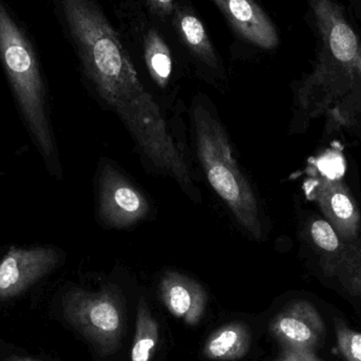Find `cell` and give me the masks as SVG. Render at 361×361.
Here are the masks:
<instances>
[{
  "instance_id": "obj_1",
  "label": "cell",
  "mask_w": 361,
  "mask_h": 361,
  "mask_svg": "<svg viewBox=\"0 0 361 361\" xmlns=\"http://www.w3.org/2000/svg\"><path fill=\"white\" fill-rule=\"evenodd\" d=\"M319 36L315 67L298 90L301 107L311 116L361 90V40L335 0H310Z\"/></svg>"
},
{
  "instance_id": "obj_2",
  "label": "cell",
  "mask_w": 361,
  "mask_h": 361,
  "mask_svg": "<svg viewBox=\"0 0 361 361\" xmlns=\"http://www.w3.org/2000/svg\"><path fill=\"white\" fill-rule=\"evenodd\" d=\"M195 148L202 169L214 192L224 202L241 228L257 241L263 239L262 219L256 195L233 158L228 137L207 108H193Z\"/></svg>"
},
{
  "instance_id": "obj_3",
  "label": "cell",
  "mask_w": 361,
  "mask_h": 361,
  "mask_svg": "<svg viewBox=\"0 0 361 361\" xmlns=\"http://www.w3.org/2000/svg\"><path fill=\"white\" fill-rule=\"evenodd\" d=\"M0 63L32 135L46 158L54 143L44 110V84L33 35L8 0H0Z\"/></svg>"
},
{
  "instance_id": "obj_4",
  "label": "cell",
  "mask_w": 361,
  "mask_h": 361,
  "mask_svg": "<svg viewBox=\"0 0 361 361\" xmlns=\"http://www.w3.org/2000/svg\"><path fill=\"white\" fill-rule=\"evenodd\" d=\"M114 13L116 29L133 61L137 57L152 82L166 89L173 80L177 55H180L173 38L150 16L143 0H121Z\"/></svg>"
},
{
  "instance_id": "obj_5",
  "label": "cell",
  "mask_w": 361,
  "mask_h": 361,
  "mask_svg": "<svg viewBox=\"0 0 361 361\" xmlns=\"http://www.w3.org/2000/svg\"><path fill=\"white\" fill-rule=\"evenodd\" d=\"M99 189V214L108 226L127 228L147 216L145 195L111 165L102 169Z\"/></svg>"
},
{
  "instance_id": "obj_6",
  "label": "cell",
  "mask_w": 361,
  "mask_h": 361,
  "mask_svg": "<svg viewBox=\"0 0 361 361\" xmlns=\"http://www.w3.org/2000/svg\"><path fill=\"white\" fill-rule=\"evenodd\" d=\"M166 31L183 57L209 73H223L220 55L190 0H180Z\"/></svg>"
},
{
  "instance_id": "obj_7",
  "label": "cell",
  "mask_w": 361,
  "mask_h": 361,
  "mask_svg": "<svg viewBox=\"0 0 361 361\" xmlns=\"http://www.w3.org/2000/svg\"><path fill=\"white\" fill-rule=\"evenodd\" d=\"M63 309L70 324L101 343L120 330V313L109 293L74 290L66 297Z\"/></svg>"
},
{
  "instance_id": "obj_8",
  "label": "cell",
  "mask_w": 361,
  "mask_h": 361,
  "mask_svg": "<svg viewBox=\"0 0 361 361\" xmlns=\"http://www.w3.org/2000/svg\"><path fill=\"white\" fill-rule=\"evenodd\" d=\"M59 260L54 248L13 246L0 260V299L18 296L50 273Z\"/></svg>"
},
{
  "instance_id": "obj_9",
  "label": "cell",
  "mask_w": 361,
  "mask_h": 361,
  "mask_svg": "<svg viewBox=\"0 0 361 361\" xmlns=\"http://www.w3.org/2000/svg\"><path fill=\"white\" fill-rule=\"evenodd\" d=\"M274 335L295 351L314 352L324 343L326 326L313 303L297 300L286 307L271 324Z\"/></svg>"
},
{
  "instance_id": "obj_10",
  "label": "cell",
  "mask_w": 361,
  "mask_h": 361,
  "mask_svg": "<svg viewBox=\"0 0 361 361\" xmlns=\"http://www.w3.org/2000/svg\"><path fill=\"white\" fill-rule=\"evenodd\" d=\"M212 1L240 39L262 50H274L279 46V33L275 23L255 0Z\"/></svg>"
},
{
  "instance_id": "obj_11",
  "label": "cell",
  "mask_w": 361,
  "mask_h": 361,
  "mask_svg": "<svg viewBox=\"0 0 361 361\" xmlns=\"http://www.w3.org/2000/svg\"><path fill=\"white\" fill-rule=\"evenodd\" d=\"M312 197L343 241H353L357 237L361 228L360 212L343 180L328 177L316 179Z\"/></svg>"
},
{
  "instance_id": "obj_12",
  "label": "cell",
  "mask_w": 361,
  "mask_h": 361,
  "mask_svg": "<svg viewBox=\"0 0 361 361\" xmlns=\"http://www.w3.org/2000/svg\"><path fill=\"white\" fill-rule=\"evenodd\" d=\"M161 293L169 309L188 322H197L205 305L206 295L200 284L178 273L163 277Z\"/></svg>"
},
{
  "instance_id": "obj_13",
  "label": "cell",
  "mask_w": 361,
  "mask_h": 361,
  "mask_svg": "<svg viewBox=\"0 0 361 361\" xmlns=\"http://www.w3.org/2000/svg\"><path fill=\"white\" fill-rule=\"evenodd\" d=\"M309 233L314 245L320 250L322 257H324L322 267L326 275H329L335 261L345 250L343 240L326 219H314L310 223Z\"/></svg>"
},
{
  "instance_id": "obj_14",
  "label": "cell",
  "mask_w": 361,
  "mask_h": 361,
  "mask_svg": "<svg viewBox=\"0 0 361 361\" xmlns=\"http://www.w3.org/2000/svg\"><path fill=\"white\" fill-rule=\"evenodd\" d=\"M329 276L337 278L348 294L361 298V244L345 246Z\"/></svg>"
},
{
  "instance_id": "obj_15",
  "label": "cell",
  "mask_w": 361,
  "mask_h": 361,
  "mask_svg": "<svg viewBox=\"0 0 361 361\" xmlns=\"http://www.w3.org/2000/svg\"><path fill=\"white\" fill-rule=\"evenodd\" d=\"M158 339V328L143 305L137 315V329L135 345L131 352L133 361H149L150 354Z\"/></svg>"
},
{
  "instance_id": "obj_16",
  "label": "cell",
  "mask_w": 361,
  "mask_h": 361,
  "mask_svg": "<svg viewBox=\"0 0 361 361\" xmlns=\"http://www.w3.org/2000/svg\"><path fill=\"white\" fill-rule=\"evenodd\" d=\"M337 347L347 361H361V333L339 318L334 319Z\"/></svg>"
},
{
  "instance_id": "obj_17",
  "label": "cell",
  "mask_w": 361,
  "mask_h": 361,
  "mask_svg": "<svg viewBox=\"0 0 361 361\" xmlns=\"http://www.w3.org/2000/svg\"><path fill=\"white\" fill-rule=\"evenodd\" d=\"M241 339L242 335L239 329H225L209 341L207 345L208 354L214 358L231 355L239 350Z\"/></svg>"
},
{
  "instance_id": "obj_18",
  "label": "cell",
  "mask_w": 361,
  "mask_h": 361,
  "mask_svg": "<svg viewBox=\"0 0 361 361\" xmlns=\"http://www.w3.org/2000/svg\"><path fill=\"white\" fill-rule=\"evenodd\" d=\"M180 1V0H143V4L150 16L166 30Z\"/></svg>"
},
{
  "instance_id": "obj_19",
  "label": "cell",
  "mask_w": 361,
  "mask_h": 361,
  "mask_svg": "<svg viewBox=\"0 0 361 361\" xmlns=\"http://www.w3.org/2000/svg\"><path fill=\"white\" fill-rule=\"evenodd\" d=\"M279 361H324L315 355L314 352L295 351L286 349Z\"/></svg>"
},
{
  "instance_id": "obj_20",
  "label": "cell",
  "mask_w": 361,
  "mask_h": 361,
  "mask_svg": "<svg viewBox=\"0 0 361 361\" xmlns=\"http://www.w3.org/2000/svg\"><path fill=\"white\" fill-rule=\"evenodd\" d=\"M8 361H39V360H33V358L17 357V358H13V360H11Z\"/></svg>"
},
{
  "instance_id": "obj_21",
  "label": "cell",
  "mask_w": 361,
  "mask_h": 361,
  "mask_svg": "<svg viewBox=\"0 0 361 361\" xmlns=\"http://www.w3.org/2000/svg\"><path fill=\"white\" fill-rule=\"evenodd\" d=\"M360 4H361V0H360Z\"/></svg>"
}]
</instances>
